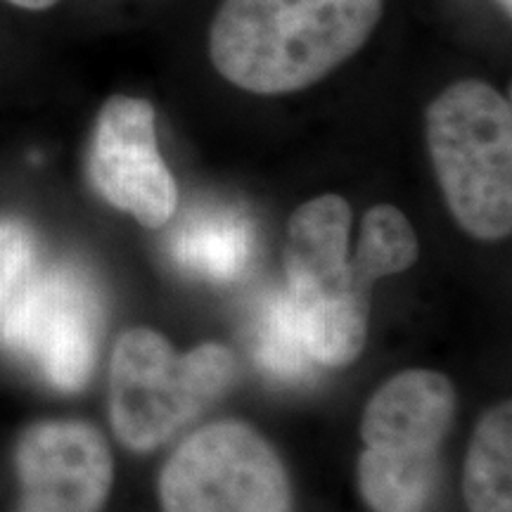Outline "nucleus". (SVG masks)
Here are the masks:
<instances>
[{"label":"nucleus","instance_id":"6e6552de","mask_svg":"<svg viewBox=\"0 0 512 512\" xmlns=\"http://www.w3.org/2000/svg\"><path fill=\"white\" fill-rule=\"evenodd\" d=\"M17 512H100L112 486V453L93 425L46 420L31 425L15 448Z\"/></svg>","mask_w":512,"mask_h":512},{"label":"nucleus","instance_id":"39448f33","mask_svg":"<svg viewBox=\"0 0 512 512\" xmlns=\"http://www.w3.org/2000/svg\"><path fill=\"white\" fill-rule=\"evenodd\" d=\"M164 512H292L287 472L268 441L245 422L190 434L159 477Z\"/></svg>","mask_w":512,"mask_h":512},{"label":"nucleus","instance_id":"0eeeda50","mask_svg":"<svg viewBox=\"0 0 512 512\" xmlns=\"http://www.w3.org/2000/svg\"><path fill=\"white\" fill-rule=\"evenodd\" d=\"M155 107L133 95L102 105L88 150V178L105 202L145 228H162L178 209V185L157 147Z\"/></svg>","mask_w":512,"mask_h":512},{"label":"nucleus","instance_id":"ddd939ff","mask_svg":"<svg viewBox=\"0 0 512 512\" xmlns=\"http://www.w3.org/2000/svg\"><path fill=\"white\" fill-rule=\"evenodd\" d=\"M437 456H387L363 451L358 482L375 512H422L437 486Z\"/></svg>","mask_w":512,"mask_h":512},{"label":"nucleus","instance_id":"f03ea898","mask_svg":"<svg viewBox=\"0 0 512 512\" xmlns=\"http://www.w3.org/2000/svg\"><path fill=\"white\" fill-rule=\"evenodd\" d=\"M427 147L444 200L477 240L512 228V107L489 83L456 81L427 110Z\"/></svg>","mask_w":512,"mask_h":512},{"label":"nucleus","instance_id":"2eb2a0df","mask_svg":"<svg viewBox=\"0 0 512 512\" xmlns=\"http://www.w3.org/2000/svg\"><path fill=\"white\" fill-rule=\"evenodd\" d=\"M36 240L22 221L0 216V323L36 273Z\"/></svg>","mask_w":512,"mask_h":512},{"label":"nucleus","instance_id":"f8f14e48","mask_svg":"<svg viewBox=\"0 0 512 512\" xmlns=\"http://www.w3.org/2000/svg\"><path fill=\"white\" fill-rule=\"evenodd\" d=\"M252 349L256 363L275 380H306L318 366L287 290L266 294L256 306L252 316Z\"/></svg>","mask_w":512,"mask_h":512},{"label":"nucleus","instance_id":"dca6fc26","mask_svg":"<svg viewBox=\"0 0 512 512\" xmlns=\"http://www.w3.org/2000/svg\"><path fill=\"white\" fill-rule=\"evenodd\" d=\"M8 3L17 5L22 10H48L53 8L57 0H8Z\"/></svg>","mask_w":512,"mask_h":512},{"label":"nucleus","instance_id":"f257e3e1","mask_svg":"<svg viewBox=\"0 0 512 512\" xmlns=\"http://www.w3.org/2000/svg\"><path fill=\"white\" fill-rule=\"evenodd\" d=\"M382 12L384 0H223L209 57L242 91H302L366 46Z\"/></svg>","mask_w":512,"mask_h":512},{"label":"nucleus","instance_id":"9b49d317","mask_svg":"<svg viewBox=\"0 0 512 512\" xmlns=\"http://www.w3.org/2000/svg\"><path fill=\"white\" fill-rule=\"evenodd\" d=\"M470 512H512V406L498 403L479 420L465 460Z\"/></svg>","mask_w":512,"mask_h":512},{"label":"nucleus","instance_id":"1a4fd4ad","mask_svg":"<svg viewBox=\"0 0 512 512\" xmlns=\"http://www.w3.org/2000/svg\"><path fill=\"white\" fill-rule=\"evenodd\" d=\"M456 394L444 375L406 370L368 401L361 434L368 451L387 456H439L451 427Z\"/></svg>","mask_w":512,"mask_h":512},{"label":"nucleus","instance_id":"20e7f679","mask_svg":"<svg viewBox=\"0 0 512 512\" xmlns=\"http://www.w3.org/2000/svg\"><path fill=\"white\" fill-rule=\"evenodd\" d=\"M235 370L233 351L221 344L178 356L155 330L124 332L110 361L114 434L133 451H152L228 392Z\"/></svg>","mask_w":512,"mask_h":512},{"label":"nucleus","instance_id":"7ed1b4c3","mask_svg":"<svg viewBox=\"0 0 512 512\" xmlns=\"http://www.w3.org/2000/svg\"><path fill=\"white\" fill-rule=\"evenodd\" d=\"M351 207L320 195L292 214L287 226V294L318 366L342 368L366 347L370 285L349 259Z\"/></svg>","mask_w":512,"mask_h":512},{"label":"nucleus","instance_id":"f3484780","mask_svg":"<svg viewBox=\"0 0 512 512\" xmlns=\"http://www.w3.org/2000/svg\"><path fill=\"white\" fill-rule=\"evenodd\" d=\"M496 3L505 10V15H510V12H512V0H496Z\"/></svg>","mask_w":512,"mask_h":512},{"label":"nucleus","instance_id":"9d476101","mask_svg":"<svg viewBox=\"0 0 512 512\" xmlns=\"http://www.w3.org/2000/svg\"><path fill=\"white\" fill-rule=\"evenodd\" d=\"M169 254L185 273L233 283L254 264L256 233L252 221L235 209L192 211L171 235Z\"/></svg>","mask_w":512,"mask_h":512},{"label":"nucleus","instance_id":"423d86ee","mask_svg":"<svg viewBox=\"0 0 512 512\" xmlns=\"http://www.w3.org/2000/svg\"><path fill=\"white\" fill-rule=\"evenodd\" d=\"M100 337V294L86 273L67 264L36 268L0 323V342L62 392H79L88 382Z\"/></svg>","mask_w":512,"mask_h":512},{"label":"nucleus","instance_id":"4468645a","mask_svg":"<svg viewBox=\"0 0 512 512\" xmlns=\"http://www.w3.org/2000/svg\"><path fill=\"white\" fill-rule=\"evenodd\" d=\"M418 259V238L401 209L377 204L366 214L358 238L354 266L366 285L411 268Z\"/></svg>","mask_w":512,"mask_h":512}]
</instances>
